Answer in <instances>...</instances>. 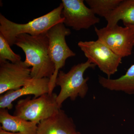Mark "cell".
<instances>
[{"label":"cell","mask_w":134,"mask_h":134,"mask_svg":"<svg viewBox=\"0 0 134 134\" xmlns=\"http://www.w3.org/2000/svg\"><path fill=\"white\" fill-rule=\"evenodd\" d=\"M46 32L37 36L21 34L15 40V44L25 54V63L29 68L32 67L31 78L50 79L55 71V66L49 55V40Z\"/></svg>","instance_id":"6da1fadb"},{"label":"cell","mask_w":134,"mask_h":134,"mask_svg":"<svg viewBox=\"0 0 134 134\" xmlns=\"http://www.w3.org/2000/svg\"><path fill=\"white\" fill-rule=\"evenodd\" d=\"M63 5L59 6L51 12L25 24H19L10 21L0 14V33L2 34L10 47L15 44L16 37L21 34L37 36L46 33L55 25L63 23L62 16Z\"/></svg>","instance_id":"7a4b0ae2"},{"label":"cell","mask_w":134,"mask_h":134,"mask_svg":"<svg viewBox=\"0 0 134 134\" xmlns=\"http://www.w3.org/2000/svg\"><path fill=\"white\" fill-rule=\"evenodd\" d=\"M96 66L88 60L86 62L75 65L67 73L60 70L55 82L56 86L60 87L57 98L60 108L67 98L75 100L78 96L81 98L85 97L88 90L87 82L89 78H84V73L88 69L94 68Z\"/></svg>","instance_id":"3957f363"},{"label":"cell","mask_w":134,"mask_h":134,"mask_svg":"<svg viewBox=\"0 0 134 134\" xmlns=\"http://www.w3.org/2000/svg\"><path fill=\"white\" fill-rule=\"evenodd\" d=\"M49 40L48 52L51 60L55 66V71L50 77L48 94L51 95L56 86V79L60 69L65 66L66 60L75 56L67 45L66 37L71 34V31L63 23L55 25L46 32Z\"/></svg>","instance_id":"277c9868"},{"label":"cell","mask_w":134,"mask_h":134,"mask_svg":"<svg viewBox=\"0 0 134 134\" xmlns=\"http://www.w3.org/2000/svg\"><path fill=\"white\" fill-rule=\"evenodd\" d=\"M57 97L56 93H47L37 98L21 99L15 106L14 115L38 125L41 121L54 115L60 108L57 103Z\"/></svg>","instance_id":"5b68a950"},{"label":"cell","mask_w":134,"mask_h":134,"mask_svg":"<svg viewBox=\"0 0 134 134\" xmlns=\"http://www.w3.org/2000/svg\"><path fill=\"white\" fill-rule=\"evenodd\" d=\"M78 46L91 63L97 66L108 78L114 74L121 63L122 58L99 41H80Z\"/></svg>","instance_id":"8992f818"},{"label":"cell","mask_w":134,"mask_h":134,"mask_svg":"<svg viewBox=\"0 0 134 134\" xmlns=\"http://www.w3.org/2000/svg\"><path fill=\"white\" fill-rule=\"evenodd\" d=\"M95 31L98 40L104 44L110 50L122 58L131 55L134 47V36L129 26H106L98 29Z\"/></svg>","instance_id":"52a82bcc"},{"label":"cell","mask_w":134,"mask_h":134,"mask_svg":"<svg viewBox=\"0 0 134 134\" xmlns=\"http://www.w3.org/2000/svg\"><path fill=\"white\" fill-rule=\"evenodd\" d=\"M63 23L76 31L88 29L99 23L100 19L86 7L83 0H62Z\"/></svg>","instance_id":"ba28073f"},{"label":"cell","mask_w":134,"mask_h":134,"mask_svg":"<svg viewBox=\"0 0 134 134\" xmlns=\"http://www.w3.org/2000/svg\"><path fill=\"white\" fill-rule=\"evenodd\" d=\"M31 68L24 61L15 63L0 61V94L21 88L27 80L31 79Z\"/></svg>","instance_id":"9c48e42d"},{"label":"cell","mask_w":134,"mask_h":134,"mask_svg":"<svg viewBox=\"0 0 134 134\" xmlns=\"http://www.w3.org/2000/svg\"><path fill=\"white\" fill-rule=\"evenodd\" d=\"M50 78L31 79L27 80L24 86L17 90L7 92L0 97V108L11 110L13 107L12 103L22 96L33 95L34 98L48 93Z\"/></svg>","instance_id":"30bf717a"},{"label":"cell","mask_w":134,"mask_h":134,"mask_svg":"<svg viewBox=\"0 0 134 134\" xmlns=\"http://www.w3.org/2000/svg\"><path fill=\"white\" fill-rule=\"evenodd\" d=\"M73 119L59 109L54 115L40 121L36 134H77Z\"/></svg>","instance_id":"8fae6325"},{"label":"cell","mask_w":134,"mask_h":134,"mask_svg":"<svg viewBox=\"0 0 134 134\" xmlns=\"http://www.w3.org/2000/svg\"><path fill=\"white\" fill-rule=\"evenodd\" d=\"M0 122L2 129L8 132L24 134H36L38 124L15 115H10L6 109L0 110Z\"/></svg>","instance_id":"7c38bea8"},{"label":"cell","mask_w":134,"mask_h":134,"mask_svg":"<svg viewBox=\"0 0 134 134\" xmlns=\"http://www.w3.org/2000/svg\"><path fill=\"white\" fill-rule=\"evenodd\" d=\"M105 18L107 26H115L120 20L125 26L134 25V0H122Z\"/></svg>","instance_id":"4fadbf2b"},{"label":"cell","mask_w":134,"mask_h":134,"mask_svg":"<svg viewBox=\"0 0 134 134\" xmlns=\"http://www.w3.org/2000/svg\"><path fill=\"white\" fill-rule=\"evenodd\" d=\"M99 82L101 86L111 91H121L127 94H134V64L124 75L117 79H110L99 76Z\"/></svg>","instance_id":"5bb4252c"},{"label":"cell","mask_w":134,"mask_h":134,"mask_svg":"<svg viewBox=\"0 0 134 134\" xmlns=\"http://www.w3.org/2000/svg\"><path fill=\"white\" fill-rule=\"evenodd\" d=\"M122 0H86L85 2L95 14L105 18Z\"/></svg>","instance_id":"9a60e30c"},{"label":"cell","mask_w":134,"mask_h":134,"mask_svg":"<svg viewBox=\"0 0 134 134\" xmlns=\"http://www.w3.org/2000/svg\"><path fill=\"white\" fill-rule=\"evenodd\" d=\"M7 60L15 63L21 61V57L12 51L4 36L0 33V61Z\"/></svg>","instance_id":"2e32d148"},{"label":"cell","mask_w":134,"mask_h":134,"mask_svg":"<svg viewBox=\"0 0 134 134\" xmlns=\"http://www.w3.org/2000/svg\"><path fill=\"white\" fill-rule=\"evenodd\" d=\"M0 134H24L20 133H14L6 131L2 129L0 127Z\"/></svg>","instance_id":"e0dca14e"},{"label":"cell","mask_w":134,"mask_h":134,"mask_svg":"<svg viewBox=\"0 0 134 134\" xmlns=\"http://www.w3.org/2000/svg\"><path fill=\"white\" fill-rule=\"evenodd\" d=\"M129 26L131 29H132V32H133V33L134 36V25H131V26Z\"/></svg>","instance_id":"ac0fdd59"},{"label":"cell","mask_w":134,"mask_h":134,"mask_svg":"<svg viewBox=\"0 0 134 134\" xmlns=\"http://www.w3.org/2000/svg\"><path fill=\"white\" fill-rule=\"evenodd\" d=\"M77 134H81V133H80V132H77Z\"/></svg>","instance_id":"d6986e66"}]
</instances>
